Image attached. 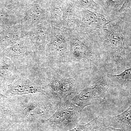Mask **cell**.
Here are the masks:
<instances>
[{
    "instance_id": "obj_1",
    "label": "cell",
    "mask_w": 131,
    "mask_h": 131,
    "mask_svg": "<svg viewBox=\"0 0 131 131\" xmlns=\"http://www.w3.org/2000/svg\"><path fill=\"white\" fill-rule=\"evenodd\" d=\"M96 38L104 55L106 68L122 72L131 67L119 19L108 22L106 28L96 35Z\"/></svg>"
},
{
    "instance_id": "obj_2",
    "label": "cell",
    "mask_w": 131,
    "mask_h": 131,
    "mask_svg": "<svg viewBox=\"0 0 131 131\" xmlns=\"http://www.w3.org/2000/svg\"><path fill=\"white\" fill-rule=\"evenodd\" d=\"M71 40L70 60L77 71L91 72L106 68L96 35L75 30Z\"/></svg>"
},
{
    "instance_id": "obj_3",
    "label": "cell",
    "mask_w": 131,
    "mask_h": 131,
    "mask_svg": "<svg viewBox=\"0 0 131 131\" xmlns=\"http://www.w3.org/2000/svg\"><path fill=\"white\" fill-rule=\"evenodd\" d=\"M60 101L42 93L16 95L12 98L11 111L20 121L41 123L55 112Z\"/></svg>"
},
{
    "instance_id": "obj_4",
    "label": "cell",
    "mask_w": 131,
    "mask_h": 131,
    "mask_svg": "<svg viewBox=\"0 0 131 131\" xmlns=\"http://www.w3.org/2000/svg\"><path fill=\"white\" fill-rule=\"evenodd\" d=\"M82 111L79 107L71 102L70 99L62 100L55 112L41 124L52 131L69 130L78 125Z\"/></svg>"
},
{
    "instance_id": "obj_5",
    "label": "cell",
    "mask_w": 131,
    "mask_h": 131,
    "mask_svg": "<svg viewBox=\"0 0 131 131\" xmlns=\"http://www.w3.org/2000/svg\"><path fill=\"white\" fill-rule=\"evenodd\" d=\"M110 83L107 76L103 77L94 85L80 91L70 100L82 110L88 106L102 101L107 93Z\"/></svg>"
},
{
    "instance_id": "obj_6",
    "label": "cell",
    "mask_w": 131,
    "mask_h": 131,
    "mask_svg": "<svg viewBox=\"0 0 131 131\" xmlns=\"http://www.w3.org/2000/svg\"><path fill=\"white\" fill-rule=\"evenodd\" d=\"M76 88V81L73 78L54 74L50 83L45 88V94L58 100H67L74 93Z\"/></svg>"
},
{
    "instance_id": "obj_7",
    "label": "cell",
    "mask_w": 131,
    "mask_h": 131,
    "mask_svg": "<svg viewBox=\"0 0 131 131\" xmlns=\"http://www.w3.org/2000/svg\"><path fill=\"white\" fill-rule=\"evenodd\" d=\"M108 22L105 16L102 14L88 9L79 8L78 30L96 35L106 28Z\"/></svg>"
},
{
    "instance_id": "obj_8",
    "label": "cell",
    "mask_w": 131,
    "mask_h": 131,
    "mask_svg": "<svg viewBox=\"0 0 131 131\" xmlns=\"http://www.w3.org/2000/svg\"><path fill=\"white\" fill-rule=\"evenodd\" d=\"M9 87L8 93L13 96L36 93L44 94L41 89L37 86L24 75H20Z\"/></svg>"
},
{
    "instance_id": "obj_9",
    "label": "cell",
    "mask_w": 131,
    "mask_h": 131,
    "mask_svg": "<svg viewBox=\"0 0 131 131\" xmlns=\"http://www.w3.org/2000/svg\"><path fill=\"white\" fill-rule=\"evenodd\" d=\"M103 122L108 126L125 131H131V105L121 113L108 117Z\"/></svg>"
},
{
    "instance_id": "obj_10",
    "label": "cell",
    "mask_w": 131,
    "mask_h": 131,
    "mask_svg": "<svg viewBox=\"0 0 131 131\" xmlns=\"http://www.w3.org/2000/svg\"><path fill=\"white\" fill-rule=\"evenodd\" d=\"M107 76L112 84L122 91L131 93V67L119 74H113L107 73Z\"/></svg>"
},
{
    "instance_id": "obj_11",
    "label": "cell",
    "mask_w": 131,
    "mask_h": 131,
    "mask_svg": "<svg viewBox=\"0 0 131 131\" xmlns=\"http://www.w3.org/2000/svg\"><path fill=\"white\" fill-rule=\"evenodd\" d=\"M101 7L102 13L108 22L113 21L115 16L125 0H94Z\"/></svg>"
},
{
    "instance_id": "obj_12",
    "label": "cell",
    "mask_w": 131,
    "mask_h": 131,
    "mask_svg": "<svg viewBox=\"0 0 131 131\" xmlns=\"http://www.w3.org/2000/svg\"><path fill=\"white\" fill-rule=\"evenodd\" d=\"M119 19L125 34L127 54L131 60V16Z\"/></svg>"
},
{
    "instance_id": "obj_13",
    "label": "cell",
    "mask_w": 131,
    "mask_h": 131,
    "mask_svg": "<svg viewBox=\"0 0 131 131\" xmlns=\"http://www.w3.org/2000/svg\"><path fill=\"white\" fill-rule=\"evenodd\" d=\"M75 6L80 9H91L102 14L101 7L94 0H73Z\"/></svg>"
},
{
    "instance_id": "obj_14",
    "label": "cell",
    "mask_w": 131,
    "mask_h": 131,
    "mask_svg": "<svg viewBox=\"0 0 131 131\" xmlns=\"http://www.w3.org/2000/svg\"><path fill=\"white\" fill-rule=\"evenodd\" d=\"M102 121L98 118H95L85 125H78L74 128L66 131H98Z\"/></svg>"
},
{
    "instance_id": "obj_15",
    "label": "cell",
    "mask_w": 131,
    "mask_h": 131,
    "mask_svg": "<svg viewBox=\"0 0 131 131\" xmlns=\"http://www.w3.org/2000/svg\"><path fill=\"white\" fill-rule=\"evenodd\" d=\"M99 131H125L122 129H117L108 126L104 124L103 121H102L101 123L100 127H99Z\"/></svg>"
},
{
    "instance_id": "obj_16",
    "label": "cell",
    "mask_w": 131,
    "mask_h": 131,
    "mask_svg": "<svg viewBox=\"0 0 131 131\" xmlns=\"http://www.w3.org/2000/svg\"><path fill=\"white\" fill-rule=\"evenodd\" d=\"M21 131H29L28 130H27V129H26V130H22Z\"/></svg>"
}]
</instances>
